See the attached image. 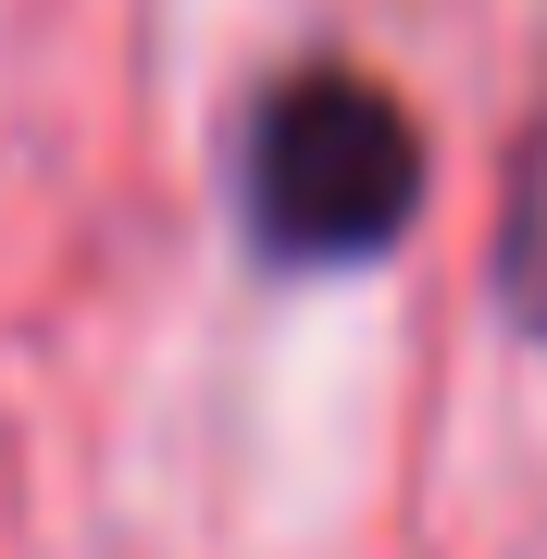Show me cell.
Instances as JSON below:
<instances>
[{
    "label": "cell",
    "mask_w": 547,
    "mask_h": 559,
    "mask_svg": "<svg viewBox=\"0 0 547 559\" xmlns=\"http://www.w3.org/2000/svg\"><path fill=\"white\" fill-rule=\"evenodd\" d=\"M436 138L399 75L348 50H299L237 112V224L274 274H361L424 224Z\"/></svg>",
    "instance_id": "obj_1"
},
{
    "label": "cell",
    "mask_w": 547,
    "mask_h": 559,
    "mask_svg": "<svg viewBox=\"0 0 547 559\" xmlns=\"http://www.w3.org/2000/svg\"><path fill=\"white\" fill-rule=\"evenodd\" d=\"M486 286H498L510 336H523V348H547V100H535L523 150H510V175H498V237H486Z\"/></svg>",
    "instance_id": "obj_2"
}]
</instances>
